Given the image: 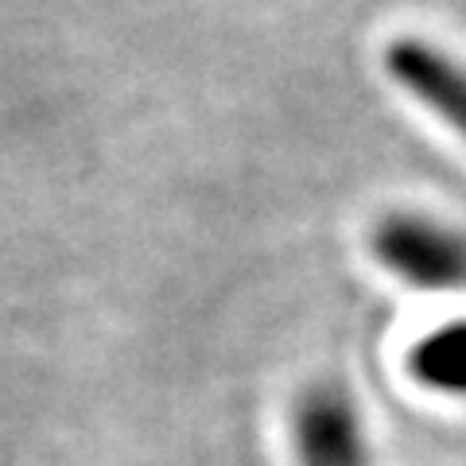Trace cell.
<instances>
[{
	"label": "cell",
	"instance_id": "obj_1",
	"mask_svg": "<svg viewBox=\"0 0 466 466\" xmlns=\"http://www.w3.org/2000/svg\"><path fill=\"white\" fill-rule=\"evenodd\" d=\"M377 260L404 284L451 291L466 288V238L420 214H392L373 233Z\"/></svg>",
	"mask_w": 466,
	"mask_h": 466
},
{
	"label": "cell",
	"instance_id": "obj_2",
	"mask_svg": "<svg viewBox=\"0 0 466 466\" xmlns=\"http://www.w3.org/2000/svg\"><path fill=\"white\" fill-rule=\"evenodd\" d=\"M299 466H370L366 428L354 400L339 385H315L296 404Z\"/></svg>",
	"mask_w": 466,
	"mask_h": 466
},
{
	"label": "cell",
	"instance_id": "obj_3",
	"mask_svg": "<svg viewBox=\"0 0 466 466\" xmlns=\"http://www.w3.org/2000/svg\"><path fill=\"white\" fill-rule=\"evenodd\" d=\"M385 66L400 90H408L420 106L440 113L455 133L466 137V70L455 58L420 39H397L385 51Z\"/></svg>",
	"mask_w": 466,
	"mask_h": 466
},
{
	"label": "cell",
	"instance_id": "obj_4",
	"mask_svg": "<svg viewBox=\"0 0 466 466\" xmlns=\"http://www.w3.org/2000/svg\"><path fill=\"white\" fill-rule=\"evenodd\" d=\"M412 377L443 397H466V323H447L412 350Z\"/></svg>",
	"mask_w": 466,
	"mask_h": 466
}]
</instances>
